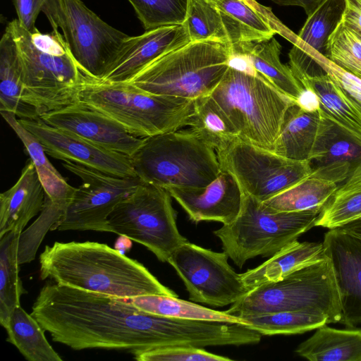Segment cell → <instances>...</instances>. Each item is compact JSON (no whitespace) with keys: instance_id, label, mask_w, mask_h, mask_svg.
Segmentation results:
<instances>
[{"instance_id":"cell-15","label":"cell","mask_w":361,"mask_h":361,"mask_svg":"<svg viewBox=\"0 0 361 361\" xmlns=\"http://www.w3.org/2000/svg\"><path fill=\"white\" fill-rule=\"evenodd\" d=\"M41 119L49 126L130 157L145 140L133 135L111 118L80 102L45 114Z\"/></svg>"},{"instance_id":"cell-2","label":"cell","mask_w":361,"mask_h":361,"mask_svg":"<svg viewBox=\"0 0 361 361\" xmlns=\"http://www.w3.org/2000/svg\"><path fill=\"white\" fill-rule=\"evenodd\" d=\"M6 28L17 45L20 60L23 100L38 115L59 110L79 102L83 85L88 78L80 68L59 30L42 33L30 32L18 19Z\"/></svg>"},{"instance_id":"cell-25","label":"cell","mask_w":361,"mask_h":361,"mask_svg":"<svg viewBox=\"0 0 361 361\" xmlns=\"http://www.w3.org/2000/svg\"><path fill=\"white\" fill-rule=\"evenodd\" d=\"M326 257L322 243L299 242L288 244L258 267L240 274L247 288L282 279L291 273Z\"/></svg>"},{"instance_id":"cell-14","label":"cell","mask_w":361,"mask_h":361,"mask_svg":"<svg viewBox=\"0 0 361 361\" xmlns=\"http://www.w3.org/2000/svg\"><path fill=\"white\" fill-rule=\"evenodd\" d=\"M42 145L46 153L121 177H136L130 157L88 141L74 133L48 125L42 119H19Z\"/></svg>"},{"instance_id":"cell-42","label":"cell","mask_w":361,"mask_h":361,"mask_svg":"<svg viewBox=\"0 0 361 361\" xmlns=\"http://www.w3.org/2000/svg\"><path fill=\"white\" fill-rule=\"evenodd\" d=\"M341 22L361 35V0H345Z\"/></svg>"},{"instance_id":"cell-34","label":"cell","mask_w":361,"mask_h":361,"mask_svg":"<svg viewBox=\"0 0 361 361\" xmlns=\"http://www.w3.org/2000/svg\"><path fill=\"white\" fill-rule=\"evenodd\" d=\"M20 233L8 232L0 237V323L6 329L13 310L25 293L19 277L18 247Z\"/></svg>"},{"instance_id":"cell-10","label":"cell","mask_w":361,"mask_h":361,"mask_svg":"<svg viewBox=\"0 0 361 361\" xmlns=\"http://www.w3.org/2000/svg\"><path fill=\"white\" fill-rule=\"evenodd\" d=\"M42 12L52 30H61L80 68L95 79L102 78L129 37L102 20L81 0H47Z\"/></svg>"},{"instance_id":"cell-36","label":"cell","mask_w":361,"mask_h":361,"mask_svg":"<svg viewBox=\"0 0 361 361\" xmlns=\"http://www.w3.org/2000/svg\"><path fill=\"white\" fill-rule=\"evenodd\" d=\"M339 162L355 166L361 162V146L334 123L324 135L311 161L313 167Z\"/></svg>"},{"instance_id":"cell-4","label":"cell","mask_w":361,"mask_h":361,"mask_svg":"<svg viewBox=\"0 0 361 361\" xmlns=\"http://www.w3.org/2000/svg\"><path fill=\"white\" fill-rule=\"evenodd\" d=\"M210 97L229 118L240 139L272 149L293 99L253 68L231 66Z\"/></svg>"},{"instance_id":"cell-32","label":"cell","mask_w":361,"mask_h":361,"mask_svg":"<svg viewBox=\"0 0 361 361\" xmlns=\"http://www.w3.org/2000/svg\"><path fill=\"white\" fill-rule=\"evenodd\" d=\"M361 219V162L354 166L322 209L315 226L335 229Z\"/></svg>"},{"instance_id":"cell-33","label":"cell","mask_w":361,"mask_h":361,"mask_svg":"<svg viewBox=\"0 0 361 361\" xmlns=\"http://www.w3.org/2000/svg\"><path fill=\"white\" fill-rule=\"evenodd\" d=\"M188 126L216 152L240 138L229 118L210 95L195 100V111Z\"/></svg>"},{"instance_id":"cell-41","label":"cell","mask_w":361,"mask_h":361,"mask_svg":"<svg viewBox=\"0 0 361 361\" xmlns=\"http://www.w3.org/2000/svg\"><path fill=\"white\" fill-rule=\"evenodd\" d=\"M47 0H13L20 23L28 31H33L36 19Z\"/></svg>"},{"instance_id":"cell-22","label":"cell","mask_w":361,"mask_h":361,"mask_svg":"<svg viewBox=\"0 0 361 361\" xmlns=\"http://www.w3.org/2000/svg\"><path fill=\"white\" fill-rule=\"evenodd\" d=\"M45 192L32 161L29 159L16 183L0 195V237L21 233L43 208Z\"/></svg>"},{"instance_id":"cell-7","label":"cell","mask_w":361,"mask_h":361,"mask_svg":"<svg viewBox=\"0 0 361 361\" xmlns=\"http://www.w3.org/2000/svg\"><path fill=\"white\" fill-rule=\"evenodd\" d=\"M286 311L324 316L328 324L341 322L339 290L331 261L327 256L281 280L251 290L226 312L243 317Z\"/></svg>"},{"instance_id":"cell-19","label":"cell","mask_w":361,"mask_h":361,"mask_svg":"<svg viewBox=\"0 0 361 361\" xmlns=\"http://www.w3.org/2000/svg\"><path fill=\"white\" fill-rule=\"evenodd\" d=\"M353 167L348 162L313 167L309 176L263 203L274 212L322 211Z\"/></svg>"},{"instance_id":"cell-30","label":"cell","mask_w":361,"mask_h":361,"mask_svg":"<svg viewBox=\"0 0 361 361\" xmlns=\"http://www.w3.org/2000/svg\"><path fill=\"white\" fill-rule=\"evenodd\" d=\"M6 341L15 345L29 361H62L44 336L37 319L20 305L12 312L7 327Z\"/></svg>"},{"instance_id":"cell-1","label":"cell","mask_w":361,"mask_h":361,"mask_svg":"<svg viewBox=\"0 0 361 361\" xmlns=\"http://www.w3.org/2000/svg\"><path fill=\"white\" fill-rule=\"evenodd\" d=\"M39 276L59 285L130 299L144 295L178 294L142 264L97 242H55L39 256Z\"/></svg>"},{"instance_id":"cell-21","label":"cell","mask_w":361,"mask_h":361,"mask_svg":"<svg viewBox=\"0 0 361 361\" xmlns=\"http://www.w3.org/2000/svg\"><path fill=\"white\" fill-rule=\"evenodd\" d=\"M216 8L226 32L228 43L260 42L276 33L283 37L289 30L269 18L262 6L253 0H209Z\"/></svg>"},{"instance_id":"cell-9","label":"cell","mask_w":361,"mask_h":361,"mask_svg":"<svg viewBox=\"0 0 361 361\" xmlns=\"http://www.w3.org/2000/svg\"><path fill=\"white\" fill-rule=\"evenodd\" d=\"M108 225L111 233L144 245L162 262L188 242L178 231L169 192L142 182L116 206Z\"/></svg>"},{"instance_id":"cell-37","label":"cell","mask_w":361,"mask_h":361,"mask_svg":"<svg viewBox=\"0 0 361 361\" xmlns=\"http://www.w3.org/2000/svg\"><path fill=\"white\" fill-rule=\"evenodd\" d=\"M146 30L182 25L189 0H128Z\"/></svg>"},{"instance_id":"cell-39","label":"cell","mask_w":361,"mask_h":361,"mask_svg":"<svg viewBox=\"0 0 361 361\" xmlns=\"http://www.w3.org/2000/svg\"><path fill=\"white\" fill-rule=\"evenodd\" d=\"M138 361H231L233 359L207 351L204 348L170 346L131 351Z\"/></svg>"},{"instance_id":"cell-38","label":"cell","mask_w":361,"mask_h":361,"mask_svg":"<svg viewBox=\"0 0 361 361\" xmlns=\"http://www.w3.org/2000/svg\"><path fill=\"white\" fill-rule=\"evenodd\" d=\"M325 57L361 79V35L341 21L329 38Z\"/></svg>"},{"instance_id":"cell-26","label":"cell","mask_w":361,"mask_h":361,"mask_svg":"<svg viewBox=\"0 0 361 361\" xmlns=\"http://www.w3.org/2000/svg\"><path fill=\"white\" fill-rule=\"evenodd\" d=\"M232 46L233 53L245 59L257 73L297 103L304 87L294 76L290 67L281 61V46L274 37L260 42Z\"/></svg>"},{"instance_id":"cell-20","label":"cell","mask_w":361,"mask_h":361,"mask_svg":"<svg viewBox=\"0 0 361 361\" xmlns=\"http://www.w3.org/2000/svg\"><path fill=\"white\" fill-rule=\"evenodd\" d=\"M333 123L322 109L307 111L295 104L287 111L271 151L287 159L311 161Z\"/></svg>"},{"instance_id":"cell-35","label":"cell","mask_w":361,"mask_h":361,"mask_svg":"<svg viewBox=\"0 0 361 361\" xmlns=\"http://www.w3.org/2000/svg\"><path fill=\"white\" fill-rule=\"evenodd\" d=\"M240 318L250 328L262 336L302 334L328 324L327 319L324 316L300 311L279 312Z\"/></svg>"},{"instance_id":"cell-17","label":"cell","mask_w":361,"mask_h":361,"mask_svg":"<svg viewBox=\"0 0 361 361\" xmlns=\"http://www.w3.org/2000/svg\"><path fill=\"white\" fill-rule=\"evenodd\" d=\"M194 222L233 221L240 213L243 192L235 178L221 171L207 186L201 188L166 189Z\"/></svg>"},{"instance_id":"cell-18","label":"cell","mask_w":361,"mask_h":361,"mask_svg":"<svg viewBox=\"0 0 361 361\" xmlns=\"http://www.w3.org/2000/svg\"><path fill=\"white\" fill-rule=\"evenodd\" d=\"M190 42L183 25L163 26L129 36L100 80L126 82L161 55Z\"/></svg>"},{"instance_id":"cell-29","label":"cell","mask_w":361,"mask_h":361,"mask_svg":"<svg viewBox=\"0 0 361 361\" xmlns=\"http://www.w3.org/2000/svg\"><path fill=\"white\" fill-rule=\"evenodd\" d=\"M23 81L17 45L6 27L0 41V111L21 119H41L35 109L23 100Z\"/></svg>"},{"instance_id":"cell-16","label":"cell","mask_w":361,"mask_h":361,"mask_svg":"<svg viewBox=\"0 0 361 361\" xmlns=\"http://www.w3.org/2000/svg\"><path fill=\"white\" fill-rule=\"evenodd\" d=\"M323 245L339 290L340 322L355 327L361 324V239L338 228L324 234Z\"/></svg>"},{"instance_id":"cell-40","label":"cell","mask_w":361,"mask_h":361,"mask_svg":"<svg viewBox=\"0 0 361 361\" xmlns=\"http://www.w3.org/2000/svg\"><path fill=\"white\" fill-rule=\"evenodd\" d=\"M311 59L333 79L345 94L361 119V79L341 68L324 56L315 53Z\"/></svg>"},{"instance_id":"cell-5","label":"cell","mask_w":361,"mask_h":361,"mask_svg":"<svg viewBox=\"0 0 361 361\" xmlns=\"http://www.w3.org/2000/svg\"><path fill=\"white\" fill-rule=\"evenodd\" d=\"M233 55L227 43L190 42L158 57L128 82L152 94L195 100L211 94Z\"/></svg>"},{"instance_id":"cell-27","label":"cell","mask_w":361,"mask_h":361,"mask_svg":"<svg viewBox=\"0 0 361 361\" xmlns=\"http://www.w3.org/2000/svg\"><path fill=\"white\" fill-rule=\"evenodd\" d=\"M1 114L23 142L32 161L46 195L54 203L68 208L76 188L69 185L50 162L38 139L25 128L12 112L0 111Z\"/></svg>"},{"instance_id":"cell-44","label":"cell","mask_w":361,"mask_h":361,"mask_svg":"<svg viewBox=\"0 0 361 361\" xmlns=\"http://www.w3.org/2000/svg\"><path fill=\"white\" fill-rule=\"evenodd\" d=\"M281 6H296L302 7L307 16L310 14L323 0H271Z\"/></svg>"},{"instance_id":"cell-11","label":"cell","mask_w":361,"mask_h":361,"mask_svg":"<svg viewBox=\"0 0 361 361\" xmlns=\"http://www.w3.org/2000/svg\"><path fill=\"white\" fill-rule=\"evenodd\" d=\"M221 170L232 174L243 193L264 202L309 176L310 161H297L238 139L216 152Z\"/></svg>"},{"instance_id":"cell-12","label":"cell","mask_w":361,"mask_h":361,"mask_svg":"<svg viewBox=\"0 0 361 361\" xmlns=\"http://www.w3.org/2000/svg\"><path fill=\"white\" fill-rule=\"evenodd\" d=\"M62 165L82 183L76 188L64 216L51 231L110 232L109 216L142 180L137 176H117L72 161Z\"/></svg>"},{"instance_id":"cell-43","label":"cell","mask_w":361,"mask_h":361,"mask_svg":"<svg viewBox=\"0 0 361 361\" xmlns=\"http://www.w3.org/2000/svg\"><path fill=\"white\" fill-rule=\"evenodd\" d=\"M297 104L307 111H317L321 109L317 95L311 90L305 89L297 101Z\"/></svg>"},{"instance_id":"cell-24","label":"cell","mask_w":361,"mask_h":361,"mask_svg":"<svg viewBox=\"0 0 361 361\" xmlns=\"http://www.w3.org/2000/svg\"><path fill=\"white\" fill-rule=\"evenodd\" d=\"M305 89L318 97L325 116L361 146V119L342 89L319 65L292 72Z\"/></svg>"},{"instance_id":"cell-28","label":"cell","mask_w":361,"mask_h":361,"mask_svg":"<svg viewBox=\"0 0 361 361\" xmlns=\"http://www.w3.org/2000/svg\"><path fill=\"white\" fill-rule=\"evenodd\" d=\"M295 352L310 361H361V329H338L323 325Z\"/></svg>"},{"instance_id":"cell-13","label":"cell","mask_w":361,"mask_h":361,"mask_svg":"<svg viewBox=\"0 0 361 361\" xmlns=\"http://www.w3.org/2000/svg\"><path fill=\"white\" fill-rule=\"evenodd\" d=\"M228 259L225 252H214L188 241L174 251L168 263L183 281L191 301L224 307L249 292Z\"/></svg>"},{"instance_id":"cell-31","label":"cell","mask_w":361,"mask_h":361,"mask_svg":"<svg viewBox=\"0 0 361 361\" xmlns=\"http://www.w3.org/2000/svg\"><path fill=\"white\" fill-rule=\"evenodd\" d=\"M128 300L139 310L154 315L190 320L219 321L247 325L243 319L200 305L166 295H139Z\"/></svg>"},{"instance_id":"cell-8","label":"cell","mask_w":361,"mask_h":361,"mask_svg":"<svg viewBox=\"0 0 361 361\" xmlns=\"http://www.w3.org/2000/svg\"><path fill=\"white\" fill-rule=\"evenodd\" d=\"M320 210L274 212L243 193L236 219L213 233L224 252L239 267L257 256L270 257L315 226Z\"/></svg>"},{"instance_id":"cell-3","label":"cell","mask_w":361,"mask_h":361,"mask_svg":"<svg viewBox=\"0 0 361 361\" xmlns=\"http://www.w3.org/2000/svg\"><path fill=\"white\" fill-rule=\"evenodd\" d=\"M79 102L97 110L134 136L145 138L188 126L195 100L148 93L130 82H111L88 77Z\"/></svg>"},{"instance_id":"cell-23","label":"cell","mask_w":361,"mask_h":361,"mask_svg":"<svg viewBox=\"0 0 361 361\" xmlns=\"http://www.w3.org/2000/svg\"><path fill=\"white\" fill-rule=\"evenodd\" d=\"M345 6V0H323L307 16L288 53L290 68L317 65L310 60L314 53L326 56L329 38L341 21Z\"/></svg>"},{"instance_id":"cell-6","label":"cell","mask_w":361,"mask_h":361,"mask_svg":"<svg viewBox=\"0 0 361 361\" xmlns=\"http://www.w3.org/2000/svg\"><path fill=\"white\" fill-rule=\"evenodd\" d=\"M130 160L142 183L164 189L204 188L221 171L215 149L190 128L145 137Z\"/></svg>"}]
</instances>
